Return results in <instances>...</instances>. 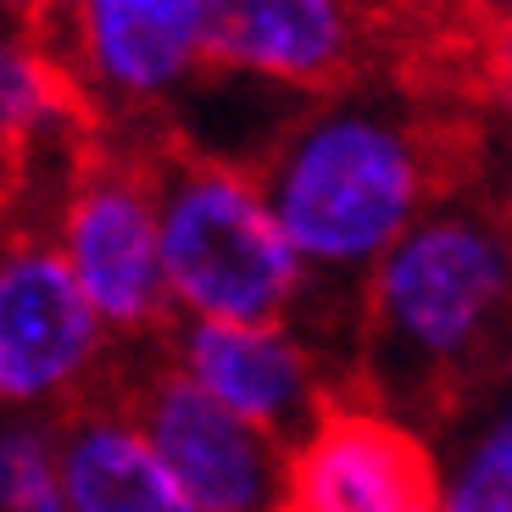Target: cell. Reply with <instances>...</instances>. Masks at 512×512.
I'll return each mask as SVG.
<instances>
[{
  "mask_svg": "<svg viewBox=\"0 0 512 512\" xmlns=\"http://www.w3.org/2000/svg\"><path fill=\"white\" fill-rule=\"evenodd\" d=\"M501 384H512V234L490 195H451L373 268L346 396L446 435Z\"/></svg>",
  "mask_w": 512,
  "mask_h": 512,
  "instance_id": "cell-1",
  "label": "cell"
},
{
  "mask_svg": "<svg viewBox=\"0 0 512 512\" xmlns=\"http://www.w3.org/2000/svg\"><path fill=\"white\" fill-rule=\"evenodd\" d=\"M156 201L173 312L206 323L290 329L307 301V268L256 173L162 134Z\"/></svg>",
  "mask_w": 512,
  "mask_h": 512,
  "instance_id": "cell-2",
  "label": "cell"
},
{
  "mask_svg": "<svg viewBox=\"0 0 512 512\" xmlns=\"http://www.w3.org/2000/svg\"><path fill=\"white\" fill-rule=\"evenodd\" d=\"M156 145L162 140L95 134L56 218L67 268L117 340H162L179 323L162 262Z\"/></svg>",
  "mask_w": 512,
  "mask_h": 512,
  "instance_id": "cell-3",
  "label": "cell"
},
{
  "mask_svg": "<svg viewBox=\"0 0 512 512\" xmlns=\"http://www.w3.org/2000/svg\"><path fill=\"white\" fill-rule=\"evenodd\" d=\"M101 396L134 418L162 468L201 512H279L290 490V451L212 401L162 340H117Z\"/></svg>",
  "mask_w": 512,
  "mask_h": 512,
  "instance_id": "cell-4",
  "label": "cell"
},
{
  "mask_svg": "<svg viewBox=\"0 0 512 512\" xmlns=\"http://www.w3.org/2000/svg\"><path fill=\"white\" fill-rule=\"evenodd\" d=\"M117 334L78 290L56 234L0 229V407L67 418L101 396Z\"/></svg>",
  "mask_w": 512,
  "mask_h": 512,
  "instance_id": "cell-5",
  "label": "cell"
},
{
  "mask_svg": "<svg viewBox=\"0 0 512 512\" xmlns=\"http://www.w3.org/2000/svg\"><path fill=\"white\" fill-rule=\"evenodd\" d=\"M295 512H446V468L429 435L357 396H334L290 451Z\"/></svg>",
  "mask_w": 512,
  "mask_h": 512,
  "instance_id": "cell-6",
  "label": "cell"
},
{
  "mask_svg": "<svg viewBox=\"0 0 512 512\" xmlns=\"http://www.w3.org/2000/svg\"><path fill=\"white\" fill-rule=\"evenodd\" d=\"M67 45H45L84 101H112L134 123L206 73V0H78Z\"/></svg>",
  "mask_w": 512,
  "mask_h": 512,
  "instance_id": "cell-7",
  "label": "cell"
},
{
  "mask_svg": "<svg viewBox=\"0 0 512 512\" xmlns=\"http://www.w3.org/2000/svg\"><path fill=\"white\" fill-rule=\"evenodd\" d=\"M206 67L323 101L362 84L379 51L357 0H206Z\"/></svg>",
  "mask_w": 512,
  "mask_h": 512,
  "instance_id": "cell-8",
  "label": "cell"
},
{
  "mask_svg": "<svg viewBox=\"0 0 512 512\" xmlns=\"http://www.w3.org/2000/svg\"><path fill=\"white\" fill-rule=\"evenodd\" d=\"M167 357L284 451L301 446L334 401L329 368L295 329L179 318L167 329Z\"/></svg>",
  "mask_w": 512,
  "mask_h": 512,
  "instance_id": "cell-9",
  "label": "cell"
},
{
  "mask_svg": "<svg viewBox=\"0 0 512 512\" xmlns=\"http://www.w3.org/2000/svg\"><path fill=\"white\" fill-rule=\"evenodd\" d=\"M62 490L67 512H201L112 396L62 418Z\"/></svg>",
  "mask_w": 512,
  "mask_h": 512,
  "instance_id": "cell-10",
  "label": "cell"
},
{
  "mask_svg": "<svg viewBox=\"0 0 512 512\" xmlns=\"http://www.w3.org/2000/svg\"><path fill=\"white\" fill-rule=\"evenodd\" d=\"M462 423L468 435L446 462V512H512V384Z\"/></svg>",
  "mask_w": 512,
  "mask_h": 512,
  "instance_id": "cell-11",
  "label": "cell"
},
{
  "mask_svg": "<svg viewBox=\"0 0 512 512\" xmlns=\"http://www.w3.org/2000/svg\"><path fill=\"white\" fill-rule=\"evenodd\" d=\"M0 512H67L62 418L0 407Z\"/></svg>",
  "mask_w": 512,
  "mask_h": 512,
  "instance_id": "cell-12",
  "label": "cell"
},
{
  "mask_svg": "<svg viewBox=\"0 0 512 512\" xmlns=\"http://www.w3.org/2000/svg\"><path fill=\"white\" fill-rule=\"evenodd\" d=\"M496 106L507 112V123H512V0H507L501 39H496Z\"/></svg>",
  "mask_w": 512,
  "mask_h": 512,
  "instance_id": "cell-13",
  "label": "cell"
},
{
  "mask_svg": "<svg viewBox=\"0 0 512 512\" xmlns=\"http://www.w3.org/2000/svg\"><path fill=\"white\" fill-rule=\"evenodd\" d=\"M12 179H17V156H12V145H6V134H0V206L12 195Z\"/></svg>",
  "mask_w": 512,
  "mask_h": 512,
  "instance_id": "cell-14",
  "label": "cell"
},
{
  "mask_svg": "<svg viewBox=\"0 0 512 512\" xmlns=\"http://www.w3.org/2000/svg\"><path fill=\"white\" fill-rule=\"evenodd\" d=\"M0 12H17V17H28V23H34V17L51 12V0H0Z\"/></svg>",
  "mask_w": 512,
  "mask_h": 512,
  "instance_id": "cell-15",
  "label": "cell"
},
{
  "mask_svg": "<svg viewBox=\"0 0 512 512\" xmlns=\"http://www.w3.org/2000/svg\"><path fill=\"white\" fill-rule=\"evenodd\" d=\"M496 206H501V223H507V234H512V162H507V179H501Z\"/></svg>",
  "mask_w": 512,
  "mask_h": 512,
  "instance_id": "cell-16",
  "label": "cell"
},
{
  "mask_svg": "<svg viewBox=\"0 0 512 512\" xmlns=\"http://www.w3.org/2000/svg\"><path fill=\"white\" fill-rule=\"evenodd\" d=\"M56 6H78V0H51V12H56Z\"/></svg>",
  "mask_w": 512,
  "mask_h": 512,
  "instance_id": "cell-17",
  "label": "cell"
},
{
  "mask_svg": "<svg viewBox=\"0 0 512 512\" xmlns=\"http://www.w3.org/2000/svg\"><path fill=\"white\" fill-rule=\"evenodd\" d=\"M279 512H295V507H279Z\"/></svg>",
  "mask_w": 512,
  "mask_h": 512,
  "instance_id": "cell-18",
  "label": "cell"
}]
</instances>
